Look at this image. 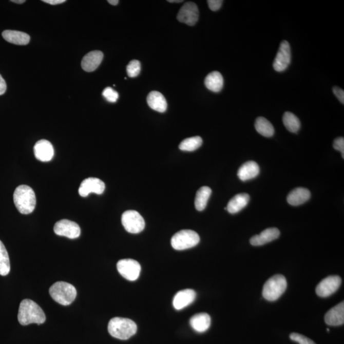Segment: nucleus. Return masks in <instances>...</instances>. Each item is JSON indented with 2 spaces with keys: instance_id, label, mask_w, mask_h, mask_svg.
I'll list each match as a JSON object with an SVG mask.
<instances>
[{
  "instance_id": "13",
  "label": "nucleus",
  "mask_w": 344,
  "mask_h": 344,
  "mask_svg": "<svg viewBox=\"0 0 344 344\" xmlns=\"http://www.w3.org/2000/svg\"><path fill=\"white\" fill-rule=\"evenodd\" d=\"M105 189V184L102 180L94 177H89L82 182L79 187V193L81 197H86L91 193L102 195L104 192Z\"/></svg>"
},
{
  "instance_id": "6",
  "label": "nucleus",
  "mask_w": 344,
  "mask_h": 344,
  "mask_svg": "<svg viewBox=\"0 0 344 344\" xmlns=\"http://www.w3.org/2000/svg\"><path fill=\"white\" fill-rule=\"evenodd\" d=\"M197 232L190 230H181L171 238V244L174 250L182 251L195 247L200 242Z\"/></svg>"
},
{
  "instance_id": "27",
  "label": "nucleus",
  "mask_w": 344,
  "mask_h": 344,
  "mask_svg": "<svg viewBox=\"0 0 344 344\" xmlns=\"http://www.w3.org/2000/svg\"><path fill=\"white\" fill-rule=\"evenodd\" d=\"M255 128L259 134L265 137H271L275 133L274 126L271 122L263 117H259L256 120Z\"/></svg>"
},
{
  "instance_id": "31",
  "label": "nucleus",
  "mask_w": 344,
  "mask_h": 344,
  "mask_svg": "<svg viewBox=\"0 0 344 344\" xmlns=\"http://www.w3.org/2000/svg\"><path fill=\"white\" fill-rule=\"evenodd\" d=\"M126 71L129 78H136L141 71V64L139 61L136 60L131 61L127 66Z\"/></svg>"
},
{
  "instance_id": "40",
  "label": "nucleus",
  "mask_w": 344,
  "mask_h": 344,
  "mask_svg": "<svg viewBox=\"0 0 344 344\" xmlns=\"http://www.w3.org/2000/svg\"><path fill=\"white\" fill-rule=\"evenodd\" d=\"M11 2L15 3V4H24V3H25L26 1L25 0H12Z\"/></svg>"
},
{
  "instance_id": "15",
  "label": "nucleus",
  "mask_w": 344,
  "mask_h": 344,
  "mask_svg": "<svg viewBox=\"0 0 344 344\" xmlns=\"http://www.w3.org/2000/svg\"><path fill=\"white\" fill-rule=\"evenodd\" d=\"M325 322L333 327L340 326L344 322V302L338 303L327 312L324 316Z\"/></svg>"
},
{
  "instance_id": "3",
  "label": "nucleus",
  "mask_w": 344,
  "mask_h": 344,
  "mask_svg": "<svg viewBox=\"0 0 344 344\" xmlns=\"http://www.w3.org/2000/svg\"><path fill=\"white\" fill-rule=\"evenodd\" d=\"M108 330L111 336L120 340H127L137 333V326L131 319L114 317L110 319Z\"/></svg>"
},
{
  "instance_id": "4",
  "label": "nucleus",
  "mask_w": 344,
  "mask_h": 344,
  "mask_svg": "<svg viewBox=\"0 0 344 344\" xmlns=\"http://www.w3.org/2000/svg\"><path fill=\"white\" fill-rule=\"evenodd\" d=\"M53 300L62 305H69L77 296V290L73 285L60 281L54 283L49 289Z\"/></svg>"
},
{
  "instance_id": "33",
  "label": "nucleus",
  "mask_w": 344,
  "mask_h": 344,
  "mask_svg": "<svg viewBox=\"0 0 344 344\" xmlns=\"http://www.w3.org/2000/svg\"><path fill=\"white\" fill-rule=\"evenodd\" d=\"M290 337L293 341L299 344H316L313 340L299 333H293L290 335Z\"/></svg>"
},
{
  "instance_id": "30",
  "label": "nucleus",
  "mask_w": 344,
  "mask_h": 344,
  "mask_svg": "<svg viewBox=\"0 0 344 344\" xmlns=\"http://www.w3.org/2000/svg\"><path fill=\"white\" fill-rule=\"evenodd\" d=\"M203 140L199 136L188 138L182 140L179 145V149L184 151H194L202 145Z\"/></svg>"
},
{
  "instance_id": "39",
  "label": "nucleus",
  "mask_w": 344,
  "mask_h": 344,
  "mask_svg": "<svg viewBox=\"0 0 344 344\" xmlns=\"http://www.w3.org/2000/svg\"><path fill=\"white\" fill-rule=\"evenodd\" d=\"M108 2L109 3L110 5H117L120 2H119L118 0H108Z\"/></svg>"
},
{
  "instance_id": "34",
  "label": "nucleus",
  "mask_w": 344,
  "mask_h": 344,
  "mask_svg": "<svg viewBox=\"0 0 344 344\" xmlns=\"http://www.w3.org/2000/svg\"><path fill=\"white\" fill-rule=\"evenodd\" d=\"M333 148L335 150H339L342 154V158H344V139L343 137H339L335 139L333 142Z\"/></svg>"
},
{
  "instance_id": "26",
  "label": "nucleus",
  "mask_w": 344,
  "mask_h": 344,
  "mask_svg": "<svg viewBox=\"0 0 344 344\" xmlns=\"http://www.w3.org/2000/svg\"><path fill=\"white\" fill-rule=\"evenodd\" d=\"M211 193V189L207 186H203L198 190L195 200V208L197 211L204 210L207 205Z\"/></svg>"
},
{
  "instance_id": "19",
  "label": "nucleus",
  "mask_w": 344,
  "mask_h": 344,
  "mask_svg": "<svg viewBox=\"0 0 344 344\" xmlns=\"http://www.w3.org/2000/svg\"><path fill=\"white\" fill-rule=\"evenodd\" d=\"M259 174V167L257 163L253 161H249L243 164L238 170V177L242 181H248L257 177Z\"/></svg>"
},
{
  "instance_id": "12",
  "label": "nucleus",
  "mask_w": 344,
  "mask_h": 344,
  "mask_svg": "<svg viewBox=\"0 0 344 344\" xmlns=\"http://www.w3.org/2000/svg\"><path fill=\"white\" fill-rule=\"evenodd\" d=\"M291 47L289 42L282 41L280 45L279 51L277 52L276 57L274 62V68L278 72L286 70L288 66L291 63Z\"/></svg>"
},
{
  "instance_id": "9",
  "label": "nucleus",
  "mask_w": 344,
  "mask_h": 344,
  "mask_svg": "<svg viewBox=\"0 0 344 344\" xmlns=\"http://www.w3.org/2000/svg\"><path fill=\"white\" fill-rule=\"evenodd\" d=\"M342 279L338 275H331L320 282L316 288L317 295L326 298L333 295L340 288Z\"/></svg>"
},
{
  "instance_id": "25",
  "label": "nucleus",
  "mask_w": 344,
  "mask_h": 344,
  "mask_svg": "<svg viewBox=\"0 0 344 344\" xmlns=\"http://www.w3.org/2000/svg\"><path fill=\"white\" fill-rule=\"evenodd\" d=\"M224 80L219 71H213L208 74L205 79V85L211 91L218 92L223 89Z\"/></svg>"
},
{
  "instance_id": "28",
  "label": "nucleus",
  "mask_w": 344,
  "mask_h": 344,
  "mask_svg": "<svg viewBox=\"0 0 344 344\" xmlns=\"http://www.w3.org/2000/svg\"><path fill=\"white\" fill-rule=\"evenodd\" d=\"M283 123L288 131L296 133L300 130L301 123L299 119L293 113L287 112L283 116Z\"/></svg>"
},
{
  "instance_id": "37",
  "label": "nucleus",
  "mask_w": 344,
  "mask_h": 344,
  "mask_svg": "<svg viewBox=\"0 0 344 344\" xmlns=\"http://www.w3.org/2000/svg\"><path fill=\"white\" fill-rule=\"evenodd\" d=\"M7 90V84L4 79L0 75V95L4 94Z\"/></svg>"
},
{
  "instance_id": "8",
  "label": "nucleus",
  "mask_w": 344,
  "mask_h": 344,
  "mask_svg": "<svg viewBox=\"0 0 344 344\" xmlns=\"http://www.w3.org/2000/svg\"><path fill=\"white\" fill-rule=\"evenodd\" d=\"M117 269L122 276L131 281L137 280L141 271V266L139 262L132 259H124L119 261Z\"/></svg>"
},
{
  "instance_id": "38",
  "label": "nucleus",
  "mask_w": 344,
  "mask_h": 344,
  "mask_svg": "<svg viewBox=\"0 0 344 344\" xmlns=\"http://www.w3.org/2000/svg\"><path fill=\"white\" fill-rule=\"evenodd\" d=\"M42 2L47 3V4H49L50 5H55L58 4H62L63 3H65L66 1L65 0H43Z\"/></svg>"
},
{
  "instance_id": "11",
  "label": "nucleus",
  "mask_w": 344,
  "mask_h": 344,
  "mask_svg": "<svg viewBox=\"0 0 344 344\" xmlns=\"http://www.w3.org/2000/svg\"><path fill=\"white\" fill-rule=\"evenodd\" d=\"M177 17L181 23L190 26L195 25L199 17L197 5L193 2L186 3L180 9Z\"/></svg>"
},
{
  "instance_id": "2",
  "label": "nucleus",
  "mask_w": 344,
  "mask_h": 344,
  "mask_svg": "<svg viewBox=\"0 0 344 344\" xmlns=\"http://www.w3.org/2000/svg\"><path fill=\"white\" fill-rule=\"evenodd\" d=\"M14 202L18 211L21 214H31L35 208V193L30 186L21 185L15 190Z\"/></svg>"
},
{
  "instance_id": "36",
  "label": "nucleus",
  "mask_w": 344,
  "mask_h": 344,
  "mask_svg": "<svg viewBox=\"0 0 344 344\" xmlns=\"http://www.w3.org/2000/svg\"><path fill=\"white\" fill-rule=\"evenodd\" d=\"M333 93L337 98L339 101L343 104L344 103V91L343 90L338 87H334L333 88Z\"/></svg>"
},
{
  "instance_id": "17",
  "label": "nucleus",
  "mask_w": 344,
  "mask_h": 344,
  "mask_svg": "<svg viewBox=\"0 0 344 344\" xmlns=\"http://www.w3.org/2000/svg\"><path fill=\"white\" fill-rule=\"evenodd\" d=\"M280 236L279 230L276 227H270L264 230L260 234L255 235L250 240L251 244L254 246H260L276 240Z\"/></svg>"
},
{
  "instance_id": "35",
  "label": "nucleus",
  "mask_w": 344,
  "mask_h": 344,
  "mask_svg": "<svg viewBox=\"0 0 344 344\" xmlns=\"http://www.w3.org/2000/svg\"><path fill=\"white\" fill-rule=\"evenodd\" d=\"M207 3L211 10L217 11V10L220 9L223 2L222 0H208Z\"/></svg>"
},
{
  "instance_id": "1",
  "label": "nucleus",
  "mask_w": 344,
  "mask_h": 344,
  "mask_svg": "<svg viewBox=\"0 0 344 344\" xmlns=\"http://www.w3.org/2000/svg\"><path fill=\"white\" fill-rule=\"evenodd\" d=\"M17 318L20 323L23 326L32 323L43 324L46 320L43 310L30 299H25L21 301Z\"/></svg>"
},
{
  "instance_id": "18",
  "label": "nucleus",
  "mask_w": 344,
  "mask_h": 344,
  "mask_svg": "<svg viewBox=\"0 0 344 344\" xmlns=\"http://www.w3.org/2000/svg\"><path fill=\"white\" fill-rule=\"evenodd\" d=\"M103 58V52L100 51H91L83 58L81 65L84 71L91 72L99 68Z\"/></svg>"
},
{
  "instance_id": "7",
  "label": "nucleus",
  "mask_w": 344,
  "mask_h": 344,
  "mask_svg": "<svg viewBox=\"0 0 344 344\" xmlns=\"http://www.w3.org/2000/svg\"><path fill=\"white\" fill-rule=\"evenodd\" d=\"M122 224L124 229L130 234H139L144 230L145 221L136 211H127L122 215Z\"/></svg>"
},
{
  "instance_id": "5",
  "label": "nucleus",
  "mask_w": 344,
  "mask_h": 344,
  "mask_svg": "<svg viewBox=\"0 0 344 344\" xmlns=\"http://www.w3.org/2000/svg\"><path fill=\"white\" fill-rule=\"evenodd\" d=\"M287 288V280L282 275L270 278L264 284L263 296L266 300L274 301L279 299Z\"/></svg>"
},
{
  "instance_id": "24",
  "label": "nucleus",
  "mask_w": 344,
  "mask_h": 344,
  "mask_svg": "<svg viewBox=\"0 0 344 344\" xmlns=\"http://www.w3.org/2000/svg\"><path fill=\"white\" fill-rule=\"evenodd\" d=\"M211 323V317L206 313L195 314L190 319V326L199 333L206 332L210 328Z\"/></svg>"
},
{
  "instance_id": "23",
  "label": "nucleus",
  "mask_w": 344,
  "mask_h": 344,
  "mask_svg": "<svg viewBox=\"0 0 344 344\" xmlns=\"http://www.w3.org/2000/svg\"><path fill=\"white\" fill-rule=\"evenodd\" d=\"M5 41L18 46H26L30 41V36L27 33L15 30H5L2 33Z\"/></svg>"
},
{
  "instance_id": "14",
  "label": "nucleus",
  "mask_w": 344,
  "mask_h": 344,
  "mask_svg": "<svg viewBox=\"0 0 344 344\" xmlns=\"http://www.w3.org/2000/svg\"><path fill=\"white\" fill-rule=\"evenodd\" d=\"M34 153L37 160L47 162L51 161L54 156V148L48 140H41L34 145Z\"/></svg>"
},
{
  "instance_id": "41",
  "label": "nucleus",
  "mask_w": 344,
  "mask_h": 344,
  "mask_svg": "<svg viewBox=\"0 0 344 344\" xmlns=\"http://www.w3.org/2000/svg\"><path fill=\"white\" fill-rule=\"evenodd\" d=\"M168 2L170 3H181L183 2L182 0H168Z\"/></svg>"
},
{
  "instance_id": "32",
  "label": "nucleus",
  "mask_w": 344,
  "mask_h": 344,
  "mask_svg": "<svg viewBox=\"0 0 344 344\" xmlns=\"http://www.w3.org/2000/svg\"><path fill=\"white\" fill-rule=\"evenodd\" d=\"M103 96L108 102L115 103L117 102L119 98L118 92L111 87H107L103 91Z\"/></svg>"
},
{
  "instance_id": "20",
  "label": "nucleus",
  "mask_w": 344,
  "mask_h": 344,
  "mask_svg": "<svg viewBox=\"0 0 344 344\" xmlns=\"http://www.w3.org/2000/svg\"><path fill=\"white\" fill-rule=\"evenodd\" d=\"M147 102L150 108L157 112L163 113L167 109V102L160 92H150L147 97Z\"/></svg>"
},
{
  "instance_id": "29",
  "label": "nucleus",
  "mask_w": 344,
  "mask_h": 344,
  "mask_svg": "<svg viewBox=\"0 0 344 344\" xmlns=\"http://www.w3.org/2000/svg\"><path fill=\"white\" fill-rule=\"evenodd\" d=\"M10 271L9 254L4 243L0 240V275L6 276Z\"/></svg>"
},
{
  "instance_id": "22",
  "label": "nucleus",
  "mask_w": 344,
  "mask_h": 344,
  "mask_svg": "<svg viewBox=\"0 0 344 344\" xmlns=\"http://www.w3.org/2000/svg\"><path fill=\"white\" fill-rule=\"evenodd\" d=\"M311 198V192L303 187H297L290 193L287 197L288 203L293 206H298L308 202Z\"/></svg>"
},
{
  "instance_id": "10",
  "label": "nucleus",
  "mask_w": 344,
  "mask_h": 344,
  "mask_svg": "<svg viewBox=\"0 0 344 344\" xmlns=\"http://www.w3.org/2000/svg\"><path fill=\"white\" fill-rule=\"evenodd\" d=\"M55 234L59 236H63L74 239L80 237L81 227L75 222L63 219L57 222L54 227Z\"/></svg>"
},
{
  "instance_id": "21",
  "label": "nucleus",
  "mask_w": 344,
  "mask_h": 344,
  "mask_svg": "<svg viewBox=\"0 0 344 344\" xmlns=\"http://www.w3.org/2000/svg\"><path fill=\"white\" fill-rule=\"evenodd\" d=\"M250 200V195L247 193H241V194L235 195L230 200L225 209L230 214H237L247 206Z\"/></svg>"
},
{
  "instance_id": "16",
  "label": "nucleus",
  "mask_w": 344,
  "mask_h": 344,
  "mask_svg": "<svg viewBox=\"0 0 344 344\" xmlns=\"http://www.w3.org/2000/svg\"><path fill=\"white\" fill-rule=\"evenodd\" d=\"M197 293L194 290L187 289L180 291L174 296V308L176 310L183 309L195 301Z\"/></svg>"
}]
</instances>
